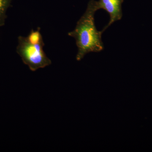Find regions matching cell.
I'll use <instances>...</instances> for the list:
<instances>
[{"label": "cell", "instance_id": "6da1fadb", "mask_svg": "<svg viewBox=\"0 0 152 152\" xmlns=\"http://www.w3.org/2000/svg\"><path fill=\"white\" fill-rule=\"evenodd\" d=\"M97 10L95 1L91 0L86 12L77 22L75 29L68 33V36L75 39L77 61L81 60L88 53H97L104 50L102 39L103 32L98 31L95 24V14Z\"/></svg>", "mask_w": 152, "mask_h": 152}, {"label": "cell", "instance_id": "7a4b0ae2", "mask_svg": "<svg viewBox=\"0 0 152 152\" xmlns=\"http://www.w3.org/2000/svg\"><path fill=\"white\" fill-rule=\"evenodd\" d=\"M44 41L33 44L28 41L27 37L20 36L18 37L16 52L23 63L31 71L35 72L51 64V61L44 52Z\"/></svg>", "mask_w": 152, "mask_h": 152}, {"label": "cell", "instance_id": "277c9868", "mask_svg": "<svg viewBox=\"0 0 152 152\" xmlns=\"http://www.w3.org/2000/svg\"><path fill=\"white\" fill-rule=\"evenodd\" d=\"M12 0H0V27L5 24L7 12Z\"/></svg>", "mask_w": 152, "mask_h": 152}, {"label": "cell", "instance_id": "3957f363", "mask_svg": "<svg viewBox=\"0 0 152 152\" xmlns=\"http://www.w3.org/2000/svg\"><path fill=\"white\" fill-rule=\"evenodd\" d=\"M124 0H99L95 1L98 10L103 9L109 14L110 20L108 24L102 30L104 31L114 22L120 20L123 17L122 5Z\"/></svg>", "mask_w": 152, "mask_h": 152}, {"label": "cell", "instance_id": "5b68a950", "mask_svg": "<svg viewBox=\"0 0 152 152\" xmlns=\"http://www.w3.org/2000/svg\"><path fill=\"white\" fill-rule=\"evenodd\" d=\"M27 39L31 43L37 44L43 42L42 37L40 32V29L38 28L37 30H32L29 35L27 37Z\"/></svg>", "mask_w": 152, "mask_h": 152}]
</instances>
